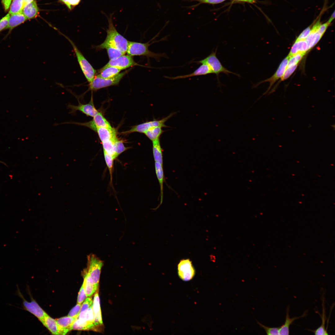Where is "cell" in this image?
<instances>
[{"label":"cell","instance_id":"obj_1","mask_svg":"<svg viewBox=\"0 0 335 335\" xmlns=\"http://www.w3.org/2000/svg\"><path fill=\"white\" fill-rule=\"evenodd\" d=\"M114 13L108 16L105 15L108 22L107 36L105 40L113 45L124 54L126 53L129 41L120 34L117 30L114 25L112 16Z\"/></svg>","mask_w":335,"mask_h":335},{"label":"cell","instance_id":"obj_2","mask_svg":"<svg viewBox=\"0 0 335 335\" xmlns=\"http://www.w3.org/2000/svg\"><path fill=\"white\" fill-rule=\"evenodd\" d=\"M151 44L148 42L142 43L134 42L129 41L126 53L131 56H143L148 57L154 58L159 61L162 57L168 58V57L165 53H155L150 51L149 47Z\"/></svg>","mask_w":335,"mask_h":335},{"label":"cell","instance_id":"obj_3","mask_svg":"<svg viewBox=\"0 0 335 335\" xmlns=\"http://www.w3.org/2000/svg\"><path fill=\"white\" fill-rule=\"evenodd\" d=\"M63 35L72 46L82 72L89 83L90 82L96 75V71L85 58L74 42L67 37Z\"/></svg>","mask_w":335,"mask_h":335},{"label":"cell","instance_id":"obj_4","mask_svg":"<svg viewBox=\"0 0 335 335\" xmlns=\"http://www.w3.org/2000/svg\"><path fill=\"white\" fill-rule=\"evenodd\" d=\"M217 48L214 51H212L210 54L205 58L195 62L198 64H205L208 65L211 69L212 73L216 75L219 82V76L221 73H224L226 75L232 74L239 76V74L229 70L223 65L217 56Z\"/></svg>","mask_w":335,"mask_h":335},{"label":"cell","instance_id":"obj_5","mask_svg":"<svg viewBox=\"0 0 335 335\" xmlns=\"http://www.w3.org/2000/svg\"><path fill=\"white\" fill-rule=\"evenodd\" d=\"M87 267L86 270L89 273L95 285L98 288L103 261L93 253L87 255Z\"/></svg>","mask_w":335,"mask_h":335},{"label":"cell","instance_id":"obj_6","mask_svg":"<svg viewBox=\"0 0 335 335\" xmlns=\"http://www.w3.org/2000/svg\"><path fill=\"white\" fill-rule=\"evenodd\" d=\"M127 73V71H124L114 77L107 78H103L96 75L93 80L89 83V89L95 91L102 88L117 85Z\"/></svg>","mask_w":335,"mask_h":335},{"label":"cell","instance_id":"obj_7","mask_svg":"<svg viewBox=\"0 0 335 335\" xmlns=\"http://www.w3.org/2000/svg\"><path fill=\"white\" fill-rule=\"evenodd\" d=\"M16 287L17 290L16 295L22 299V305L23 309L35 316L42 323L44 317L47 313L32 297L30 302L27 301L21 292L18 285H16Z\"/></svg>","mask_w":335,"mask_h":335},{"label":"cell","instance_id":"obj_8","mask_svg":"<svg viewBox=\"0 0 335 335\" xmlns=\"http://www.w3.org/2000/svg\"><path fill=\"white\" fill-rule=\"evenodd\" d=\"M175 113H176L175 112L172 113L166 117L160 120L155 119L136 125L132 127L130 130L123 132L122 133L123 134H128L133 132L145 133L152 127H167V126L165 125V123Z\"/></svg>","mask_w":335,"mask_h":335},{"label":"cell","instance_id":"obj_9","mask_svg":"<svg viewBox=\"0 0 335 335\" xmlns=\"http://www.w3.org/2000/svg\"><path fill=\"white\" fill-rule=\"evenodd\" d=\"M178 274L182 280L188 281L191 280L195 274V270L191 261L189 259L180 261L177 266Z\"/></svg>","mask_w":335,"mask_h":335},{"label":"cell","instance_id":"obj_10","mask_svg":"<svg viewBox=\"0 0 335 335\" xmlns=\"http://www.w3.org/2000/svg\"><path fill=\"white\" fill-rule=\"evenodd\" d=\"M78 101L79 104L77 105L71 104L68 105V108L70 109V114H74L77 111H79L87 116L93 117L98 112L94 105L92 96L88 103L83 104L79 100Z\"/></svg>","mask_w":335,"mask_h":335},{"label":"cell","instance_id":"obj_11","mask_svg":"<svg viewBox=\"0 0 335 335\" xmlns=\"http://www.w3.org/2000/svg\"><path fill=\"white\" fill-rule=\"evenodd\" d=\"M74 124L87 127L94 131L97 127H112L109 123L104 117L102 114L99 111L93 117V118L91 121L84 123L75 122Z\"/></svg>","mask_w":335,"mask_h":335},{"label":"cell","instance_id":"obj_12","mask_svg":"<svg viewBox=\"0 0 335 335\" xmlns=\"http://www.w3.org/2000/svg\"><path fill=\"white\" fill-rule=\"evenodd\" d=\"M137 65L132 56L122 55L116 58L111 60L104 66H113L123 70Z\"/></svg>","mask_w":335,"mask_h":335},{"label":"cell","instance_id":"obj_13","mask_svg":"<svg viewBox=\"0 0 335 335\" xmlns=\"http://www.w3.org/2000/svg\"><path fill=\"white\" fill-rule=\"evenodd\" d=\"M289 57L287 56L281 62L277 69L275 74L270 77L262 80L256 84L254 85L253 88L257 87L258 85L264 82H269L270 85L266 91L264 93L263 95H265L268 93L271 87L274 83L279 78L282 76L284 71L287 67V64Z\"/></svg>","mask_w":335,"mask_h":335},{"label":"cell","instance_id":"obj_14","mask_svg":"<svg viewBox=\"0 0 335 335\" xmlns=\"http://www.w3.org/2000/svg\"><path fill=\"white\" fill-rule=\"evenodd\" d=\"M321 24L320 18H319L312 27L309 34L305 39L307 45L308 50L316 45L323 36L317 31Z\"/></svg>","mask_w":335,"mask_h":335},{"label":"cell","instance_id":"obj_15","mask_svg":"<svg viewBox=\"0 0 335 335\" xmlns=\"http://www.w3.org/2000/svg\"><path fill=\"white\" fill-rule=\"evenodd\" d=\"M77 318L68 316L56 319L59 335H65L72 330L74 321Z\"/></svg>","mask_w":335,"mask_h":335},{"label":"cell","instance_id":"obj_16","mask_svg":"<svg viewBox=\"0 0 335 335\" xmlns=\"http://www.w3.org/2000/svg\"><path fill=\"white\" fill-rule=\"evenodd\" d=\"M201 64V65L198 68L190 74L179 75L174 77L165 76V77L170 79L175 80L185 78L193 76L204 75L213 73L211 69L208 65L205 64Z\"/></svg>","mask_w":335,"mask_h":335},{"label":"cell","instance_id":"obj_17","mask_svg":"<svg viewBox=\"0 0 335 335\" xmlns=\"http://www.w3.org/2000/svg\"><path fill=\"white\" fill-rule=\"evenodd\" d=\"M92 309L94 315V324L95 327L102 325L103 322L98 292L96 293L93 298Z\"/></svg>","mask_w":335,"mask_h":335},{"label":"cell","instance_id":"obj_18","mask_svg":"<svg viewBox=\"0 0 335 335\" xmlns=\"http://www.w3.org/2000/svg\"><path fill=\"white\" fill-rule=\"evenodd\" d=\"M96 49L99 50L106 49L110 60L116 58L125 54L113 45L105 40L96 46Z\"/></svg>","mask_w":335,"mask_h":335},{"label":"cell","instance_id":"obj_19","mask_svg":"<svg viewBox=\"0 0 335 335\" xmlns=\"http://www.w3.org/2000/svg\"><path fill=\"white\" fill-rule=\"evenodd\" d=\"M289 307L288 306L286 309V315L284 323L280 327H279V335H288L289 333L290 325L296 320L306 317L307 315V311H306L301 316L299 317H294L290 318L289 314Z\"/></svg>","mask_w":335,"mask_h":335},{"label":"cell","instance_id":"obj_20","mask_svg":"<svg viewBox=\"0 0 335 335\" xmlns=\"http://www.w3.org/2000/svg\"><path fill=\"white\" fill-rule=\"evenodd\" d=\"M95 132L98 134L101 142L114 139L116 136V131L113 128L97 127Z\"/></svg>","mask_w":335,"mask_h":335},{"label":"cell","instance_id":"obj_21","mask_svg":"<svg viewBox=\"0 0 335 335\" xmlns=\"http://www.w3.org/2000/svg\"><path fill=\"white\" fill-rule=\"evenodd\" d=\"M39 9L36 0L26 4L24 7L22 13L27 20L36 17L39 13Z\"/></svg>","mask_w":335,"mask_h":335},{"label":"cell","instance_id":"obj_22","mask_svg":"<svg viewBox=\"0 0 335 335\" xmlns=\"http://www.w3.org/2000/svg\"><path fill=\"white\" fill-rule=\"evenodd\" d=\"M27 20L25 16L22 12L11 15L10 16L8 24L6 28V29H9V31L8 35L5 37L4 38L5 39L7 38L9 34L10 33L11 31L14 28L24 23Z\"/></svg>","mask_w":335,"mask_h":335},{"label":"cell","instance_id":"obj_23","mask_svg":"<svg viewBox=\"0 0 335 335\" xmlns=\"http://www.w3.org/2000/svg\"><path fill=\"white\" fill-rule=\"evenodd\" d=\"M85 273L83 284L87 296L90 297L97 291L98 288L95 285L89 273L86 270Z\"/></svg>","mask_w":335,"mask_h":335},{"label":"cell","instance_id":"obj_24","mask_svg":"<svg viewBox=\"0 0 335 335\" xmlns=\"http://www.w3.org/2000/svg\"><path fill=\"white\" fill-rule=\"evenodd\" d=\"M308 50L307 45L305 40L295 41L288 56L289 58L299 53H306Z\"/></svg>","mask_w":335,"mask_h":335},{"label":"cell","instance_id":"obj_25","mask_svg":"<svg viewBox=\"0 0 335 335\" xmlns=\"http://www.w3.org/2000/svg\"><path fill=\"white\" fill-rule=\"evenodd\" d=\"M121 69L113 66H104L98 71L97 75L100 77L105 78L114 77L118 74Z\"/></svg>","mask_w":335,"mask_h":335},{"label":"cell","instance_id":"obj_26","mask_svg":"<svg viewBox=\"0 0 335 335\" xmlns=\"http://www.w3.org/2000/svg\"><path fill=\"white\" fill-rule=\"evenodd\" d=\"M155 168L156 175L160 187V205L163 202V183L164 182V176L163 170V164L159 162H155Z\"/></svg>","mask_w":335,"mask_h":335},{"label":"cell","instance_id":"obj_27","mask_svg":"<svg viewBox=\"0 0 335 335\" xmlns=\"http://www.w3.org/2000/svg\"><path fill=\"white\" fill-rule=\"evenodd\" d=\"M153 143V152L155 162L163 164L162 149L159 139L154 141Z\"/></svg>","mask_w":335,"mask_h":335},{"label":"cell","instance_id":"obj_28","mask_svg":"<svg viewBox=\"0 0 335 335\" xmlns=\"http://www.w3.org/2000/svg\"><path fill=\"white\" fill-rule=\"evenodd\" d=\"M42 324L52 334L59 335L56 320L50 317L47 314L44 317Z\"/></svg>","mask_w":335,"mask_h":335},{"label":"cell","instance_id":"obj_29","mask_svg":"<svg viewBox=\"0 0 335 335\" xmlns=\"http://www.w3.org/2000/svg\"><path fill=\"white\" fill-rule=\"evenodd\" d=\"M163 132L162 127H155L150 128L144 133L146 136L153 141L159 139Z\"/></svg>","mask_w":335,"mask_h":335},{"label":"cell","instance_id":"obj_30","mask_svg":"<svg viewBox=\"0 0 335 335\" xmlns=\"http://www.w3.org/2000/svg\"><path fill=\"white\" fill-rule=\"evenodd\" d=\"M323 311L322 315H320L322 319V324L318 328L315 330H308L313 333L316 335H328L327 329L325 328V323L326 320V315L325 310L324 306V302H323Z\"/></svg>","mask_w":335,"mask_h":335},{"label":"cell","instance_id":"obj_31","mask_svg":"<svg viewBox=\"0 0 335 335\" xmlns=\"http://www.w3.org/2000/svg\"><path fill=\"white\" fill-rule=\"evenodd\" d=\"M114 139L106 140L102 142V143L104 151L112 156L114 159L116 157L114 142Z\"/></svg>","mask_w":335,"mask_h":335},{"label":"cell","instance_id":"obj_32","mask_svg":"<svg viewBox=\"0 0 335 335\" xmlns=\"http://www.w3.org/2000/svg\"><path fill=\"white\" fill-rule=\"evenodd\" d=\"M24 6L23 0H13L11 5L9 14L11 15L22 12Z\"/></svg>","mask_w":335,"mask_h":335},{"label":"cell","instance_id":"obj_33","mask_svg":"<svg viewBox=\"0 0 335 335\" xmlns=\"http://www.w3.org/2000/svg\"><path fill=\"white\" fill-rule=\"evenodd\" d=\"M184 1L193 2L196 1L198 3L190 6L187 7L188 8L194 9L202 4H208L214 5L221 3L226 0H181Z\"/></svg>","mask_w":335,"mask_h":335},{"label":"cell","instance_id":"obj_34","mask_svg":"<svg viewBox=\"0 0 335 335\" xmlns=\"http://www.w3.org/2000/svg\"><path fill=\"white\" fill-rule=\"evenodd\" d=\"M114 142L115 149L116 157L120 154L127 149L123 144V141L118 139L116 137L114 140Z\"/></svg>","mask_w":335,"mask_h":335},{"label":"cell","instance_id":"obj_35","mask_svg":"<svg viewBox=\"0 0 335 335\" xmlns=\"http://www.w3.org/2000/svg\"><path fill=\"white\" fill-rule=\"evenodd\" d=\"M305 54L304 53H298L289 58L287 63L286 68L298 65Z\"/></svg>","mask_w":335,"mask_h":335},{"label":"cell","instance_id":"obj_36","mask_svg":"<svg viewBox=\"0 0 335 335\" xmlns=\"http://www.w3.org/2000/svg\"><path fill=\"white\" fill-rule=\"evenodd\" d=\"M256 320L257 323L260 326V327L263 328L265 330L266 334L268 335H279V327H267L261 324L257 320Z\"/></svg>","mask_w":335,"mask_h":335},{"label":"cell","instance_id":"obj_37","mask_svg":"<svg viewBox=\"0 0 335 335\" xmlns=\"http://www.w3.org/2000/svg\"><path fill=\"white\" fill-rule=\"evenodd\" d=\"M105 159L107 167L108 168L111 178L112 171L113 167V162L114 159L111 155H109L104 151Z\"/></svg>","mask_w":335,"mask_h":335},{"label":"cell","instance_id":"obj_38","mask_svg":"<svg viewBox=\"0 0 335 335\" xmlns=\"http://www.w3.org/2000/svg\"><path fill=\"white\" fill-rule=\"evenodd\" d=\"M297 65L292 66L286 68L281 78V81H283L289 78L295 70L297 68Z\"/></svg>","mask_w":335,"mask_h":335},{"label":"cell","instance_id":"obj_39","mask_svg":"<svg viewBox=\"0 0 335 335\" xmlns=\"http://www.w3.org/2000/svg\"><path fill=\"white\" fill-rule=\"evenodd\" d=\"M81 304L78 303L69 312L68 316L77 318L80 311Z\"/></svg>","mask_w":335,"mask_h":335},{"label":"cell","instance_id":"obj_40","mask_svg":"<svg viewBox=\"0 0 335 335\" xmlns=\"http://www.w3.org/2000/svg\"><path fill=\"white\" fill-rule=\"evenodd\" d=\"M64 3L70 10L79 4L81 0H58Z\"/></svg>","mask_w":335,"mask_h":335},{"label":"cell","instance_id":"obj_41","mask_svg":"<svg viewBox=\"0 0 335 335\" xmlns=\"http://www.w3.org/2000/svg\"><path fill=\"white\" fill-rule=\"evenodd\" d=\"M87 297L83 284L78 293L77 298V303L81 304Z\"/></svg>","mask_w":335,"mask_h":335},{"label":"cell","instance_id":"obj_42","mask_svg":"<svg viewBox=\"0 0 335 335\" xmlns=\"http://www.w3.org/2000/svg\"><path fill=\"white\" fill-rule=\"evenodd\" d=\"M312 25H310L303 30L297 37L296 41L305 40L309 34Z\"/></svg>","mask_w":335,"mask_h":335},{"label":"cell","instance_id":"obj_43","mask_svg":"<svg viewBox=\"0 0 335 335\" xmlns=\"http://www.w3.org/2000/svg\"><path fill=\"white\" fill-rule=\"evenodd\" d=\"M9 17L10 14L9 13L0 20V32L3 30L6 29Z\"/></svg>","mask_w":335,"mask_h":335},{"label":"cell","instance_id":"obj_44","mask_svg":"<svg viewBox=\"0 0 335 335\" xmlns=\"http://www.w3.org/2000/svg\"><path fill=\"white\" fill-rule=\"evenodd\" d=\"M93 302L92 297H90L86 298L81 305L80 312L84 311L88 308L92 304Z\"/></svg>","mask_w":335,"mask_h":335},{"label":"cell","instance_id":"obj_45","mask_svg":"<svg viewBox=\"0 0 335 335\" xmlns=\"http://www.w3.org/2000/svg\"><path fill=\"white\" fill-rule=\"evenodd\" d=\"M330 25L328 21L322 24H321L317 30L318 32L323 36Z\"/></svg>","mask_w":335,"mask_h":335},{"label":"cell","instance_id":"obj_46","mask_svg":"<svg viewBox=\"0 0 335 335\" xmlns=\"http://www.w3.org/2000/svg\"><path fill=\"white\" fill-rule=\"evenodd\" d=\"M12 0H2V2L5 10H8Z\"/></svg>","mask_w":335,"mask_h":335},{"label":"cell","instance_id":"obj_47","mask_svg":"<svg viewBox=\"0 0 335 335\" xmlns=\"http://www.w3.org/2000/svg\"><path fill=\"white\" fill-rule=\"evenodd\" d=\"M335 11H334L332 13L331 16H330V18L327 21L328 22L329 24H330V23L332 22V21L335 18Z\"/></svg>","mask_w":335,"mask_h":335},{"label":"cell","instance_id":"obj_48","mask_svg":"<svg viewBox=\"0 0 335 335\" xmlns=\"http://www.w3.org/2000/svg\"><path fill=\"white\" fill-rule=\"evenodd\" d=\"M236 1L240 2H246L250 3H253L255 2V0H234Z\"/></svg>","mask_w":335,"mask_h":335},{"label":"cell","instance_id":"obj_49","mask_svg":"<svg viewBox=\"0 0 335 335\" xmlns=\"http://www.w3.org/2000/svg\"><path fill=\"white\" fill-rule=\"evenodd\" d=\"M34 0H23V1L24 6H25L26 4L32 2Z\"/></svg>","mask_w":335,"mask_h":335}]
</instances>
